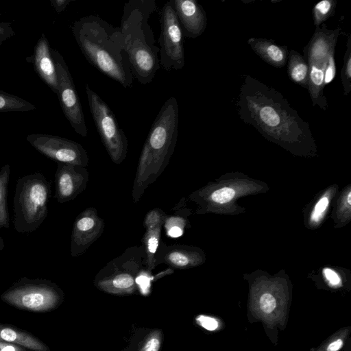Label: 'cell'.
Here are the masks:
<instances>
[{"instance_id":"obj_5","label":"cell","mask_w":351,"mask_h":351,"mask_svg":"<svg viewBox=\"0 0 351 351\" xmlns=\"http://www.w3.org/2000/svg\"><path fill=\"white\" fill-rule=\"evenodd\" d=\"M341 29H329L325 23L315 28L304 48V58L308 66V92L313 106L326 110L328 105L324 93L325 86L336 75L335 47Z\"/></svg>"},{"instance_id":"obj_4","label":"cell","mask_w":351,"mask_h":351,"mask_svg":"<svg viewBox=\"0 0 351 351\" xmlns=\"http://www.w3.org/2000/svg\"><path fill=\"white\" fill-rule=\"evenodd\" d=\"M155 0H130L124 4L120 29L134 77L142 84L152 82L160 69L159 47L148 21L156 11Z\"/></svg>"},{"instance_id":"obj_16","label":"cell","mask_w":351,"mask_h":351,"mask_svg":"<svg viewBox=\"0 0 351 351\" xmlns=\"http://www.w3.org/2000/svg\"><path fill=\"white\" fill-rule=\"evenodd\" d=\"M184 37L195 38L202 35L207 25L203 7L195 0H171Z\"/></svg>"},{"instance_id":"obj_37","label":"cell","mask_w":351,"mask_h":351,"mask_svg":"<svg viewBox=\"0 0 351 351\" xmlns=\"http://www.w3.org/2000/svg\"><path fill=\"white\" fill-rule=\"evenodd\" d=\"M1 15V14L0 13V16Z\"/></svg>"},{"instance_id":"obj_26","label":"cell","mask_w":351,"mask_h":351,"mask_svg":"<svg viewBox=\"0 0 351 351\" xmlns=\"http://www.w3.org/2000/svg\"><path fill=\"white\" fill-rule=\"evenodd\" d=\"M341 80L344 90V95H348L351 90V34L348 37L346 50L343 56V63L341 71Z\"/></svg>"},{"instance_id":"obj_3","label":"cell","mask_w":351,"mask_h":351,"mask_svg":"<svg viewBox=\"0 0 351 351\" xmlns=\"http://www.w3.org/2000/svg\"><path fill=\"white\" fill-rule=\"evenodd\" d=\"M178 103L171 97L154 119L141 150L132 190L134 203L141 199L168 165L178 141Z\"/></svg>"},{"instance_id":"obj_36","label":"cell","mask_w":351,"mask_h":351,"mask_svg":"<svg viewBox=\"0 0 351 351\" xmlns=\"http://www.w3.org/2000/svg\"><path fill=\"white\" fill-rule=\"evenodd\" d=\"M5 247L4 241L3 239L0 237V251H1Z\"/></svg>"},{"instance_id":"obj_23","label":"cell","mask_w":351,"mask_h":351,"mask_svg":"<svg viewBox=\"0 0 351 351\" xmlns=\"http://www.w3.org/2000/svg\"><path fill=\"white\" fill-rule=\"evenodd\" d=\"M36 107L32 103L0 90V112H27Z\"/></svg>"},{"instance_id":"obj_10","label":"cell","mask_w":351,"mask_h":351,"mask_svg":"<svg viewBox=\"0 0 351 351\" xmlns=\"http://www.w3.org/2000/svg\"><path fill=\"white\" fill-rule=\"evenodd\" d=\"M160 66L166 71L182 69L185 64L184 36L171 0L160 12Z\"/></svg>"},{"instance_id":"obj_24","label":"cell","mask_w":351,"mask_h":351,"mask_svg":"<svg viewBox=\"0 0 351 351\" xmlns=\"http://www.w3.org/2000/svg\"><path fill=\"white\" fill-rule=\"evenodd\" d=\"M336 6V0H322L315 5L312 15L315 27H319L335 14Z\"/></svg>"},{"instance_id":"obj_32","label":"cell","mask_w":351,"mask_h":351,"mask_svg":"<svg viewBox=\"0 0 351 351\" xmlns=\"http://www.w3.org/2000/svg\"><path fill=\"white\" fill-rule=\"evenodd\" d=\"M0 351H31L18 344L0 341Z\"/></svg>"},{"instance_id":"obj_29","label":"cell","mask_w":351,"mask_h":351,"mask_svg":"<svg viewBox=\"0 0 351 351\" xmlns=\"http://www.w3.org/2000/svg\"><path fill=\"white\" fill-rule=\"evenodd\" d=\"M14 35L15 32L11 23L0 22V45Z\"/></svg>"},{"instance_id":"obj_8","label":"cell","mask_w":351,"mask_h":351,"mask_svg":"<svg viewBox=\"0 0 351 351\" xmlns=\"http://www.w3.org/2000/svg\"><path fill=\"white\" fill-rule=\"evenodd\" d=\"M145 256L142 244L128 247L99 271L95 278L96 285L112 293L132 292L145 269Z\"/></svg>"},{"instance_id":"obj_21","label":"cell","mask_w":351,"mask_h":351,"mask_svg":"<svg viewBox=\"0 0 351 351\" xmlns=\"http://www.w3.org/2000/svg\"><path fill=\"white\" fill-rule=\"evenodd\" d=\"M287 73L295 84L308 89V66L304 56L291 49L288 55Z\"/></svg>"},{"instance_id":"obj_13","label":"cell","mask_w":351,"mask_h":351,"mask_svg":"<svg viewBox=\"0 0 351 351\" xmlns=\"http://www.w3.org/2000/svg\"><path fill=\"white\" fill-rule=\"evenodd\" d=\"M104 230V219L94 207H88L75 218L71 237V256L77 257L102 234Z\"/></svg>"},{"instance_id":"obj_18","label":"cell","mask_w":351,"mask_h":351,"mask_svg":"<svg viewBox=\"0 0 351 351\" xmlns=\"http://www.w3.org/2000/svg\"><path fill=\"white\" fill-rule=\"evenodd\" d=\"M51 49L45 34H42L35 45L32 62L39 77L57 95V73Z\"/></svg>"},{"instance_id":"obj_9","label":"cell","mask_w":351,"mask_h":351,"mask_svg":"<svg viewBox=\"0 0 351 351\" xmlns=\"http://www.w3.org/2000/svg\"><path fill=\"white\" fill-rule=\"evenodd\" d=\"M85 90L96 128L111 160L121 164L125 159L128 150V140L120 128L114 114L108 105L93 91L88 84Z\"/></svg>"},{"instance_id":"obj_12","label":"cell","mask_w":351,"mask_h":351,"mask_svg":"<svg viewBox=\"0 0 351 351\" xmlns=\"http://www.w3.org/2000/svg\"><path fill=\"white\" fill-rule=\"evenodd\" d=\"M27 142L38 152L57 163L86 167L88 156L82 145L75 141L56 135L32 134Z\"/></svg>"},{"instance_id":"obj_6","label":"cell","mask_w":351,"mask_h":351,"mask_svg":"<svg viewBox=\"0 0 351 351\" xmlns=\"http://www.w3.org/2000/svg\"><path fill=\"white\" fill-rule=\"evenodd\" d=\"M51 193V184L40 172L18 179L13 199V221L17 232L30 233L40 227L47 216Z\"/></svg>"},{"instance_id":"obj_31","label":"cell","mask_w":351,"mask_h":351,"mask_svg":"<svg viewBox=\"0 0 351 351\" xmlns=\"http://www.w3.org/2000/svg\"><path fill=\"white\" fill-rule=\"evenodd\" d=\"M160 347V338L155 335L147 341L141 351H158Z\"/></svg>"},{"instance_id":"obj_28","label":"cell","mask_w":351,"mask_h":351,"mask_svg":"<svg viewBox=\"0 0 351 351\" xmlns=\"http://www.w3.org/2000/svg\"><path fill=\"white\" fill-rule=\"evenodd\" d=\"M259 304L261 310L264 313H269L274 310L276 306V302L272 295L270 293H265L261 297Z\"/></svg>"},{"instance_id":"obj_35","label":"cell","mask_w":351,"mask_h":351,"mask_svg":"<svg viewBox=\"0 0 351 351\" xmlns=\"http://www.w3.org/2000/svg\"><path fill=\"white\" fill-rule=\"evenodd\" d=\"M343 341L341 339H337L331 343L327 348V351H337L341 348Z\"/></svg>"},{"instance_id":"obj_15","label":"cell","mask_w":351,"mask_h":351,"mask_svg":"<svg viewBox=\"0 0 351 351\" xmlns=\"http://www.w3.org/2000/svg\"><path fill=\"white\" fill-rule=\"evenodd\" d=\"M204 260L202 251L196 247L182 244L167 245L161 241L155 254V267L165 264L173 269H183L197 266Z\"/></svg>"},{"instance_id":"obj_2","label":"cell","mask_w":351,"mask_h":351,"mask_svg":"<svg viewBox=\"0 0 351 351\" xmlns=\"http://www.w3.org/2000/svg\"><path fill=\"white\" fill-rule=\"evenodd\" d=\"M72 32L90 64L124 88L132 86L134 77L120 27L91 14L75 21Z\"/></svg>"},{"instance_id":"obj_17","label":"cell","mask_w":351,"mask_h":351,"mask_svg":"<svg viewBox=\"0 0 351 351\" xmlns=\"http://www.w3.org/2000/svg\"><path fill=\"white\" fill-rule=\"evenodd\" d=\"M167 217L166 213L160 208L150 210L143 220L145 233L142 245L145 252V269L152 271L155 267V254L161 242L162 228Z\"/></svg>"},{"instance_id":"obj_33","label":"cell","mask_w":351,"mask_h":351,"mask_svg":"<svg viewBox=\"0 0 351 351\" xmlns=\"http://www.w3.org/2000/svg\"><path fill=\"white\" fill-rule=\"evenodd\" d=\"M324 274L326 278L332 285H338L341 282V279L338 274L330 268H325L324 269Z\"/></svg>"},{"instance_id":"obj_19","label":"cell","mask_w":351,"mask_h":351,"mask_svg":"<svg viewBox=\"0 0 351 351\" xmlns=\"http://www.w3.org/2000/svg\"><path fill=\"white\" fill-rule=\"evenodd\" d=\"M247 43L262 60L272 66L282 68L287 64V46L279 45L273 40L254 37L249 38Z\"/></svg>"},{"instance_id":"obj_1","label":"cell","mask_w":351,"mask_h":351,"mask_svg":"<svg viewBox=\"0 0 351 351\" xmlns=\"http://www.w3.org/2000/svg\"><path fill=\"white\" fill-rule=\"evenodd\" d=\"M237 106L241 120L269 140L290 150L314 149L308 123L275 88L245 75Z\"/></svg>"},{"instance_id":"obj_27","label":"cell","mask_w":351,"mask_h":351,"mask_svg":"<svg viewBox=\"0 0 351 351\" xmlns=\"http://www.w3.org/2000/svg\"><path fill=\"white\" fill-rule=\"evenodd\" d=\"M330 199L328 195H323L315 204L311 214V221L314 223L319 222L328 209Z\"/></svg>"},{"instance_id":"obj_30","label":"cell","mask_w":351,"mask_h":351,"mask_svg":"<svg viewBox=\"0 0 351 351\" xmlns=\"http://www.w3.org/2000/svg\"><path fill=\"white\" fill-rule=\"evenodd\" d=\"M198 323L204 328L213 330L218 327V323L214 318L200 315L197 318Z\"/></svg>"},{"instance_id":"obj_22","label":"cell","mask_w":351,"mask_h":351,"mask_svg":"<svg viewBox=\"0 0 351 351\" xmlns=\"http://www.w3.org/2000/svg\"><path fill=\"white\" fill-rule=\"evenodd\" d=\"M10 176V167L5 165L0 170V228L10 227L7 199Z\"/></svg>"},{"instance_id":"obj_20","label":"cell","mask_w":351,"mask_h":351,"mask_svg":"<svg viewBox=\"0 0 351 351\" xmlns=\"http://www.w3.org/2000/svg\"><path fill=\"white\" fill-rule=\"evenodd\" d=\"M0 341L20 345L31 351H50L34 335L9 324L0 323Z\"/></svg>"},{"instance_id":"obj_11","label":"cell","mask_w":351,"mask_h":351,"mask_svg":"<svg viewBox=\"0 0 351 351\" xmlns=\"http://www.w3.org/2000/svg\"><path fill=\"white\" fill-rule=\"evenodd\" d=\"M55 63L60 106L64 116L74 131L82 137H86L88 131L82 105L69 68L61 53L55 49H51Z\"/></svg>"},{"instance_id":"obj_7","label":"cell","mask_w":351,"mask_h":351,"mask_svg":"<svg viewBox=\"0 0 351 351\" xmlns=\"http://www.w3.org/2000/svg\"><path fill=\"white\" fill-rule=\"evenodd\" d=\"M61 289L46 279L21 278L0 298L6 304L20 310L47 313L56 308L62 300Z\"/></svg>"},{"instance_id":"obj_25","label":"cell","mask_w":351,"mask_h":351,"mask_svg":"<svg viewBox=\"0 0 351 351\" xmlns=\"http://www.w3.org/2000/svg\"><path fill=\"white\" fill-rule=\"evenodd\" d=\"M186 223V219L181 215V213H176L174 215H167L163 227L168 237L177 238L183 234Z\"/></svg>"},{"instance_id":"obj_14","label":"cell","mask_w":351,"mask_h":351,"mask_svg":"<svg viewBox=\"0 0 351 351\" xmlns=\"http://www.w3.org/2000/svg\"><path fill=\"white\" fill-rule=\"evenodd\" d=\"M89 179V173L84 167L58 163L55 174V198L59 203L73 200L83 192Z\"/></svg>"},{"instance_id":"obj_34","label":"cell","mask_w":351,"mask_h":351,"mask_svg":"<svg viewBox=\"0 0 351 351\" xmlns=\"http://www.w3.org/2000/svg\"><path fill=\"white\" fill-rule=\"evenodd\" d=\"M73 0H51V5L58 13L63 12Z\"/></svg>"}]
</instances>
